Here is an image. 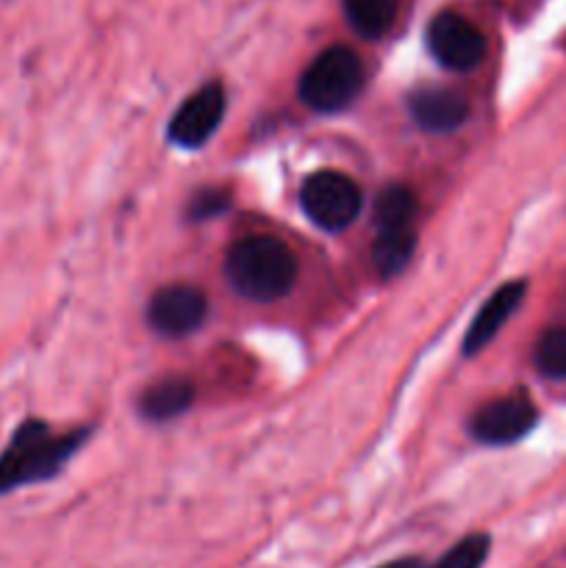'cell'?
Segmentation results:
<instances>
[{
    "label": "cell",
    "mask_w": 566,
    "mask_h": 568,
    "mask_svg": "<svg viewBox=\"0 0 566 568\" xmlns=\"http://www.w3.org/2000/svg\"><path fill=\"white\" fill-rule=\"evenodd\" d=\"M381 568H422V564L414 558H403V560H392V564H386Z\"/></svg>",
    "instance_id": "18"
},
{
    "label": "cell",
    "mask_w": 566,
    "mask_h": 568,
    "mask_svg": "<svg viewBox=\"0 0 566 568\" xmlns=\"http://www.w3.org/2000/svg\"><path fill=\"white\" fill-rule=\"evenodd\" d=\"M433 59L453 72H469L486 59V39L458 11H438L425 31Z\"/></svg>",
    "instance_id": "5"
},
{
    "label": "cell",
    "mask_w": 566,
    "mask_h": 568,
    "mask_svg": "<svg viewBox=\"0 0 566 568\" xmlns=\"http://www.w3.org/2000/svg\"><path fill=\"white\" fill-rule=\"evenodd\" d=\"M300 203L314 225H320L322 231L338 233L353 225L364 197L353 178L336 170H320L303 183Z\"/></svg>",
    "instance_id": "4"
},
{
    "label": "cell",
    "mask_w": 566,
    "mask_h": 568,
    "mask_svg": "<svg viewBox=\"0 0 566 568\" xmlns=\"http://www.w3.org/2000/svg\"><path fill=\"white\" fill-rule=\"evenodd\" d=\"M205 294L198 286H164L153 294L148 305V322L159 336L183 338L198 331L205 320Z\"/></svg>",
    "instance_id": "7"
},
{
    "label": "cell",
    "mask_w": 566,
    "mask_h": 568,
    "mask_svg": "<svg viewBox=\"0 0 566 568\" xmlns=\"http://www.w3.org/2000/svg\"><path fill=\"white\" fill-rule=\"evenodd\" d=\"M225 277L242 297L253 303H272L292 292L297 281V261L277 239L247 236L228 250Z\"/></svg>",
    "instance_id": "1"
},
{
    "label": "cell",
    "mask_w": 566,
    "mask_h": 568,
    "mask_svg": "<svg viewBox=\"0 0 566 568\" xmlns=\"http://www.w3.org/2000/svg\"><path fill=\"white\" fill-rule=\"evenodd\" d=\"M416 194L405 183H392L375 200V236L414 231Z\"/></svg>",
    "instance_id": "12"
},
{
    "label": "cell",
    "mask_w": 566,
    "mask_h": 568,
    "mask_svg": "<svg viewBox=\"0 0 566 568\" xmlns=\"http://www.w3.org/2000/svg\"><path fill=\"white\" fill-rule=\"evenodd\" d=\"M488 549H492V538L483 536V532H475V536L461 538L431 568H481L486 564Z\"/></svg>",
    "instance_id": "16"
},
{
    "label": "cell",
    "mask_w": 566,
    "mask_h": 568,
    "mask_svg": "<svg viewBox=\"0 0 566 568\" xmlns=\"http://www.w3.org/2000/svg\"><path fill=\"white\" fill-rule=\"evenodd\" d=\"M228 205V194L220 189H205V192L194 194L192 205H189V216L192 220H209V216L220 214Z\"/></svg>",
    "instance_id": "17"
},
{
    "label": "cell",
    "mask_w": 566,
    "mask_h": 568,
    "mask_svg": "<svg viewBox=\"0 0 566 568\" xmlns=\"http://www.w3.org/2000/svg\"><path fill=\"white\" fill-rule=\"evenodd\" d=\"M364 87V64L358 53L344 44L322 50L300 75V100L311 111L333 114L353 103Z\"/></svg>",
    "instance_id": "3"
},
{
    "label": "cell",
    "mask_w": 566,
    "mask_h": 568,
    "mask_svg": "<svg viewBox=\"0 0 566 568\" xmlns=\"http://www.w3.org/2000/svg\"><path fill=\"white\" fill-rule=\"evenodd\" d=\"M83 438L87 430L55 436L44 422H26L0 455V494L53 477L81 447Z\"/></svg>",
    "instance_id": "2"
},
{
    "label": "cell",
    "mask_w": 566,
    "mask_h": 568,
    "mask_svg": "<svg viewBox=\"0 0 566 568\" xmlns=\"http://www.w3.org/2000/svg\"><path fill=\"white\" fill-rule=\"evenodd\" d=\"M192 399L194 388L186 377H164V381L144 388L142 399H139V410H142L144 419L166 422L181 416L192 405Z\"/></svg>",
    "instance_id": "11"
},
{
    "label": "cell",
    "mask_w": 566,
    "mask_h": 568,
    "mask_svg": "<svg viewBox=\"0 0 566 568\" xmlns=\"http://www.w3.org/2000/svg\"><path fill=\"white\" fill-rule=\"evenodd\" d=\"M416 236L414 231L408 233H386V236H375L372 244V266L381 277H394L408 266L411 255H414Z\"/></svg>",
    "instance_id": "14"
},
{
    "label": "cell",
    "mask_w": 566,
    "mask_h": 568,
    "mask_svg": "<svg viewBox=\"0 0 566 568\" xmlns=\"http://www.w3.org/2000/svg\"><path fill=\"white\" fill-rule=\"evenodd\" d=\"M225 116V89L220 83H205L189 94L170 122V139L178 148H200L209 142Z\"/></svg>",
    "instance_id": "8"
},
{
    "label": "cell",
    "mask_w": 566,
    "mask_h": 568,
    "mask_svg": "<svg viewBox=\"0 0 566 568\" xmlns=\"http://www.w3.org/2000/svg\"><path fill=\"white\" fill-rule=\"evenodd\" d=\"M538 410L527 394H508V397L492 399L481 405L469 419V433L475 442L503 447V444L519 442L533 430Z\"/></svg>",
    "instance_id": "6"
},
{
    "label": "cell",
    "mask_w": 566,
    "mask_h": 568,
    "mask_svg": "<svg viewBox=\"0 0 566 568\" xmlns=\"http://www.w3.org/2000/svg\"><path fill=\"white\" fill-rule=\"evenodd\" d=\"M408 114L425 131L449 133L469 116V103L449 87H420L408 94Z\"/></svg>",
    "instance_id": "9"
},
{
    "label": "cell",
    "mask_w": 566,
    "mask_h": 568,
    "mask_svg": "<svg viewBox=\"0 0 566 568\" xmlns=\"http://www.w3.org/2000/svg\"><path fill=\"white\" fill-rule=\"evenodd\" d=\"M533 364L544 377L566 381V327H549L533 347Z\"/></svg>",
    "instance_id": "15"
},
{
    "label": "cell",
    "mask_w": 566,
    "mask_h": 568,
    "mask_svg": "<svg viewBox=\"0 0 566 568\" xmlns=\"http://www.w3.org/2000/svg\"><path fill=\"white\" fill-rule=\"evenodd\" d=\"M342 9L358 37L381 39L397 17V0H342Z\"/></svg>",
    "instance_id": "13"
},
{
    "label": "cell",
    "mask_w": 566,
    "mask_h": 568,
    "mask_svg": "<svg viewBox=\"0 0 566 568\" xmlns=\"http://www.w3.org/2000/svg\"><path fill=\"white\" fill-rule=\"evenodd\" d=\"M525 294H527L525 281L503 283V286H499L497 292H494L492 297L483 303V308L477 311L475 320H472L469 331H466V336H464V344H461L464 355L481 353V349L486 347L494 336H497L499 327H503L505 322L516 314V308L522 305Z\"/></svg>",
    "instance_id": "10"
}]
</instances>
